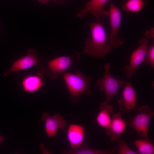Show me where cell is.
<instances>
[{
    "label": "cell",
    "mask_w": 154,
    "mask_h": 154,
    "mask_svg": "<svg viewBox=\"0 0 154 154\" xmlns=\"http://www.w3.org/2000/svg\"><path fill=\"white\" fill-rule=\"evenodd\" d=\"M66 136L71 149L77 148L84 143L85 137L84 128L78 124H71L67 129Z\"/></svg>",
    "instance_id": "cell-13"
},
{
    "label": "cell",
    "mask_w": 154,
    "mask_h": 154,
    "mask_svg": "<svg viewBox=\"0 0 154 154\" xmlns=\"http://www.w3.org/2000/svg\"><path fill=\"white\" fill-rule=\"evenodd\" d=\"M4 140L5 139L0 135V144L1 143L3 142Z\"/></svg>",
    "instance_id": "cell-24"
},
{
    "label": "cell",
    "mask_w": 154,
    "mask_h": 154,
    "mask_svg": "<svg viewBox=\"0 0 154 154\" xmlns=\"http://www.w3.org/2000/svg\"></svg>",
    "instance_id": "cell-25"
},
{
    "label": "cell",
    "mask_w": 154,
    "mask_h": 154,
    "mask_svg": "<svg viewBox=\"0 0 154 154\" xmlns=\"http://www.w3.org/2000/svg\"><path fill=\"white\" fill-rule=\"evenodd\" d=\"M134 144L137 148L138 154H153L154 146L151 141L145 139L136 140Z\"/></svg>",
    "instance_id": "cell-18"
},
{
    "label": "cell",
    "mask_w": 154,
    "mask_h": 154,
    "mask_svg": "<svg viewBox=\"0 0 154 154\" xmlns=\"http://www.w3.org/2000/svg\"><path fill=\"white\" fill-rule=\"evenodd\" d=\"M91 35V39L85 41L83 53L88 54L93 57L101 58L110 52L113 47L106 43V33L100 21L88 23Z\"/></svg>",
    "instance_id": "cell-1"
},
{
    "label": "cell",
    "mask_w": 154,
    "mask_h": 154,
    "mask_svg": "<svg viewBox=\"0 0 154 154\" xmlns=\"http://www.w3.org/2000/svg\"><path fill=\"white\" fill-rule=\"evenodd\" d=\"M122 92V97L118 103L122 113L130 112L135 109L136 104V93L130 82H126Z\"/></svg>",
    "instance_id": "cell-11"
},
{
    "label": "cell",
    "mask_w": 154,
    "mask_h": 154,
    "mask_svg": "<svg viewBox=\"0 0 154 154\" xmlns=\"http://www.w3.org/2000/svg\"><path fill=\"white\" fill-rule=\"evenodd\" d=\"M110 67L109 63L104 64V76L97 80L95 84L96 87H99L100 91L105 93L106 99L104 101L100 103L102 104H109L113 97L117 93L119 87L126 83L124 80L118 79L113 76L110 72Z\"/></svg>",
    "instance_id": "cell-4"
},
{
    "label": "cell",
    "mask_w": 154,
    "mask_h": 154,
    "mask_svg": "<svg viewBox=\"0 0 154 154\" xmlns=\"http://www.w3.org/2000/svg\"><path fill=\"white\" fill-rule=\"evenodd\" d=\"M41 64V59L38 53L36 50L30 48L28 50L26 56L19 59L12 64L3 76L11 73L29 68L36 65L40 66Z\"/></svg>",
    "instance_id": "cell-8"
},
{
    "label": "cell",
    "mask_w": 154,
    "mask_h": 154,
    "mask_svg": "<svg viewBox=\"0 0 154 154\" xmlns=\"http://www.w3.org/2000/svg\"><path fill=\"white\" fill-rule=\"evenodd\" d=\"M44 80L42 74L37 73L28 75L23 79L21 85L24 91L33 93L39 90L44 86Z\"/></svg>",
    "instance_id": "cell-14"
},
{
    "label": "cell",
    "mask_w": 154,
    "mask_h": 154,
    "mask_svg": "<svg viewBox=\"0 0 154 154\" xmlns=\"http://www.w3.org/2000/svg\"><path fill=\"white\" fill-rule=\"evenodd\" d=\"M40 119L45 122V131L49 137H55L58 130L64 129L67 124L63 117L59 114L50 116L48 112H45Z\"/></svg>",
    "instance_id": "cell-10"
},
{
    "label": "cell",
    "mask_w": 154,
    "mask_h": 154,
    "mask_svg": "<svg viewBox=\"0 0 154 154\" xmlns=\"http://www.w3.org/2000/svg\"><path fill=\"white\" fill-rule=\"evenodd\" d=\"M100 111L97 115L95 122L101 127L104 128L106 130L109 127L111 119L110 116L113 111V107L109 104H100Z\"/></svg>",
    "instance_id": "cell-15"
},
{
    "label": "cell",
    "mask_w": 154,
    "mask_h": 154,
    "mask_svg": "<svg viewBox=\"0 0 154 154\" xmlns=\"http://www.w3.org/2000/svg\"><path fill=\"white\" fill-rule=\"evenodd\" d=\"M80 58V54L78 52L68 56L56 57L47 62V66L42 68V72L49 75L53 79H56L70 69L73 63L79 61Z\"/></svg>",
    "instance_id": "cell-3"
},
{
    "label": "cell",
    "mask_w": 154,
    "mask_h": 154,
    "mask_svg": "<svg viewBox=\"0 0 154 154\" xmlns=\"http://www.w3.org/2000/svg\"><path fill=\"white\" fill-rule=\"evenodd\" d=\"M149 41V38L145 37L139 40L140 46L132 52L129 65L123 68L128 78L131 79L133 74H136L138 67L144 62Z\"/></svg>",
    "instance_id": "cell-7"
},
{
    "label": "cell",
    "mask_w": 154,
    "mask_h": 154,
    "mask_svg": "<svg viewBox=\"0 0 154 154\" xmlns=\"http://www.w3.org/2000/svg\"><path fill=\"white\" fill-rule=\"evenodd\" d=\"M150 0H123L122 9L126 12L136 13L147 5Z\"/></svg>",
    "instance_id": "cell-17"
},
{
    "label": "cell",
    "mask_w": 154,
    "mask_h": 154,
    "mask_svg": "<svg viewBox=\"0 0 154 154\" xmlns=\"http://www.w3.org/2000/svg\"><path fill=\"white\" fill-rule=\"evenodd\" d=\"M109 15L111 27L110 34L106 33L107 40L113 48H117L124 42V39L117 36L121 22V13L120 10L110 0Z\"/></svg>",
    "instance_id": "cell-6"
},
{
    "label": "cell",
    "mask_w": 154,
    "mask_h": 154,
    "mask_svg": "<svg viewBox=\"0 0 154 154\" xmlns=\"http://www.w3.org/2000/svg\"><path fill=\"white\" fill-rule=\"evenodd\" d=\"M144 62L145 64H150L153 69L154 68V44L148 46Z\"/></svg>",
    "instance_id": "cell-20"
},
{
    "label": "cell",
    "mask_w": 154,
    "mask_h": 154,
    "mask_svg": "<svg viewBox=\"0 0 154 154\" xmlns=\"http://www.w3.org/2000/svg\"><path fill=\"white\" fill-rule=\"evenodd\" d=\"M62 75L68 90L69 98L74 104L78 102L82 94H92L90 86L92 80L91 76L84 75L79 71L75 74L66 72Z\"/></svg>",
    "instance_id": "cell-2"
},
{
    "label": "cell",
    "mask_w": 154,
    "mask_h": 154,
    "mask_svg": "<svg viewBox=\"0 0 154 154\" xmlns=\"http://www.w3.org/2000/svg\"><path fill=\"white\" fill-rule=\"evenodd\" d=\"M154 115V112L148 106L139 108L136 115L130 119L129 126L144 139L153 141L149 137L148 131L151 119Z\"/></svg>",
    "instance_id": "cell-5"
},
{
    "label": "cell",
    "mask_w": 154,
    "mask_h": 154,
    "mask_svg": "<svg viewBox=\"0 0 154 154\" xmlns=\"http://www.w3.org/2000/svg\"><path fill=\"white\" fill-rule=\"evenodd\" d=\"M145 37L148 38H154V29L152 28L149 30L147 31L144 33Z\"/></svg>",
    "instance_id": "cell-21"
},
{
    "label": "cell",
    "mask_w": 154,
    "mask_h": 154,
    "mask_svg": "<svg viewBox=\"0 0 154 154\" xmlns=\"http://www.w3.org/2000/svg\"><path fill=\"white\" fill-rule=\"evenodd\" d=\"M111 0H90L87 1L84 8L79 12L76 16L82 18L84 15L89 13L92 15L97 21H100L102 17H106L109 12L104 10L107 3Z\"/></svg>",
    "instance_id": "cell-9"
},
{
    "label": "cell",
    "mask_w": 154,
    "mask_h": 154,
    "mask_svg": "<svg viewBox=\"0 0 154 154\" xmlns=\"http://www.w3.org/2000/svg\"><path fill=\"white\" fill-rule=\"evenodd\" d=\"M118 145L117 147V153L118 154H138L129 148L124 141L120 138L118 140Z\"/></svg>",
    "instance_id": "cell-19"
},
{
    "label": "cell",
    "mask_w": 154,
    "mask_h": 154,
    "mask_svg": "<svg viewBox=\"0 0 154 154\" xmlns=\"http://www.w3.org/2000/svg\"><path fill=\"white\" fill-rule=\"evenodd\" d=\"M126 126L124 119L117 112L112 116L110 126L106 130V135L112 141L118 140L125 130Z\"/></svg>",
    "instance_id": "cell-12"
},
{
    "label": "cell",
    "mask_w": 154,
    "mask_h": 154,
    "mask_svg": "<svg viewBox=\"0 0 154 154\" xmlns=\"http://www.w3.org/2000/svg\"><path fill=\"white\" fill-rule=\"evenodd\" d=\"M39 3L43 4H47L52 0H37Z\"/></svg>",
    "instance_id": "cell-23"
},
{
    "label": "cell",
    "mask_w": 154,
    "mask_h": 154,
    "mask_svg": "<svg viewBox=\"0 0 154 154\" xmlns=\"http://www.w3.org/2000/svg\"><path fill=\"white\" fill-rule=\"evenodd\" d=\"M67 0H52L51 1L56 4L59 3L61 5H63L65 1Z\"/></svg>",
    "instance_id": "cell-22"
},
{
    "label": "cell",
    "mask_w": 154,
    "mask_h": 154,
    "mask_svg": "<svg viewBox=\"0 0 154 154\" xmlns=\"http://www.w3.org/2000/svg\"><path fill=\"white\" fill-rule=\"evenodd\" d=\"M117 150V147L107 150H99L89 148L88 144L83 143L79 147L75 149H68L63 151L64 154H113Z\"/></svg>",
    "instance_id": "cell-16"
}]
</instances>
